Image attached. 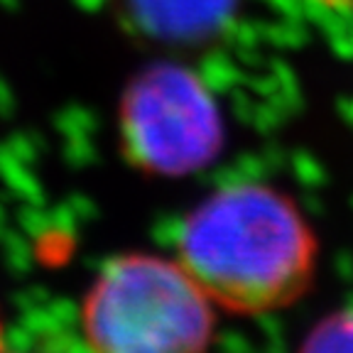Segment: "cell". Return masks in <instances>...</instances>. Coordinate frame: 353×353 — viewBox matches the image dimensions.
<instances>
[{"label":"cell","instance_id":"1","mask_svg":"<svg viewBox=\"0 0 353 353\" xmlns=\"http://www.w3.org/2000/svg\"><path fill=\"white\" fill-rule=\"evenodd\" d=\"M179 265L211 302L263 314L294 302L314 270V238L282 194L243 184L214 194L179 236Z\"/></svg>","mask_w":353,"mask_h":353},{"label":"cell","instance_id":"2","mask_svg":"<svg viewBox=\"0 0 353 353\" xmlns=\"http://www.w3.org/2000/svg\"><path fill=\"white\" fill-rule=\"evenodd\" d=\"M211 299L179 263L128 255L105 265L83 302L91 353H204Z\"/></svg>","mask_w":353,"mask_h":353},{"label":"cell","instance_id":"3","mask_svg":"<svg viewBox=\"0 0 353 353\" xmlns=\"http://www.w3.org/2000/svg\"><path fill=\"white\" fill-rule=\"evenodd\" d=\"M123 135L143 167L160 174H184L214 157L221 128L201 83L182 69L160 66L128 91Z\"/></svg>","mask_w":353,"mask_h":353},{"label":"cell","instance_id":"4","mask_svg":"<svg viewBox=\"0 0 353 353\" xmlns=\"http://www.w3.org/2000/svg\"><path fill=\"white\" fill-rule=\"evenodd\" d=\"M228 0H138V10L148 25L170 34H187L206 28L221 12Z\"/></svg>","mask_w":353,"mask_h":353},{"label":"cell","instance_id":"5","mask_svg":"<svg viewBox=\"0 0 353 353\" xmlns=\"http://www.w3.org/2000/svg\"><path fill=\"white\" fill-rule=\"evenodd\" d=\"M302 353H353V309L321 321L304 341Z\"/></svg>","mask_w":353,"mask_h":353},{"label":"cell","instance_id":"6","mask_svg":"<svg viewBox=\"0 0 353 353\" xmlns=\"http://www.w3.org/2000/svg\"><path fill=\"white\" fill-rule=\"evenodd\" d=\"M312 3H319V6H329V8H341V10H353V0H312Z\"/></svg>","mask_w":353,"mask_h":353},{"label":"cell","instance_id":"7","mask_svg":"<svg viewBox=\"0 0 353 353\" xmlns=\"http://www.w3.org/2000/svg\"><path fill=\"white\" fill-rule=\"evenodd\" d=\"M0 353H3V348H0Z\"/></svg>","mask_w":353,"mask_h":353}]
</instances>
